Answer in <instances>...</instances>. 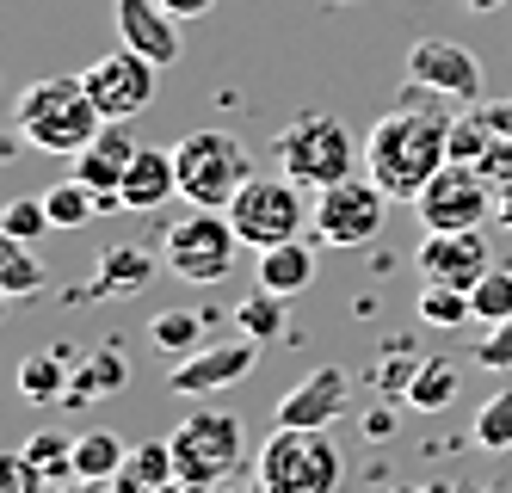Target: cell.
<instances>
[{"label":"cell","mask_w":512,"mask_h":493,"mask_svg":"<svg viewBox=\"0 0 512 493\" xmlns=\"http://www.w3.org/2000/svg\"><path fill=\"white\" fill-rule=\"evenodd\" d=\"M420 493H475V487H457V481H426Z\"/></svg>","instance_id":"44"},{"label":"cell","mask_w":512,"mask_h":493,"mask_svg":"<svg viewBox=\"0 0 512 493\" xmlns=\"http://www.w3.org/2000/svg\"><path fill=\"white\" fill-rule=\"evenodd\" d=\"M241 457H247V432H241V420L229 407H198L173 432V463L198 487H223L241 469Z\"/></svg>","instance_id":"8"},{"label":"cell","mask_w":512,"mask_h":493,"mask_svg":"<svg viewBox=\"0 0 512 493\" xmlns=\"http://www.w3.org/2000/svg\"><path fill=\"white\" fill-rule=\"evenodd\" d=\"M56 222H50V204H44V192L38 198H13L7 210H0V235H13V241H38V235H50Z\"/></svg>","instance_id":"33"},{"label":"cell","mask_w":512,"mask_h":493,"mask_svg":"<svg viewBox=\"0 0 512 493\" xmlns=\"http://www.w3.org/2000/svg\"><path fill=\"white\" fill-rule=\"evenodd\" d=\"M167 481H179V463H173V438H149V444H130L124 469L112 475L118 493H161Z\"/></svg>","instance_id":"20"},{"label":"cell","mask_w":512,"mask_h":493,"mask_svg":"<svg viewBox=\"0 0 512 493\" xmlns=\"http://www.w3.org/2000/svg\"><path fill=\"white\" fill-rule=\"evenodd\" d=\"M216 493H266V487H260V481H253V487H247V481H223Z\"/></svg>","instance_id":"46"},{"label":"cell","mask_w":512,"mask_h":493,"mask_svg":"<svg viewBox=\"0 0 512 493\" xmlns=\"http://www.w3.org/2000/svg\"><path fill=\"white\" fill-rule=\"evenodd\" d=\"M155 278V259L142 241H112L99 253V272H93V296H142Z\"/></svg>","instance_id":"19"},{"label":"cell","mask_w":512,"mask_h":493,"mask_svg":"<svg viewBox=\"0 0 512 493\" xmlns=\"http://www.w3.org/2000/svg\"><path fill=\"white\" fill-rule=\"evenodd\" d=\"M161 7H167L173 19H204V13L216 7V0H161Z\"/></svg>","instance_id":"39"},{"label":"cell","mask_w":512,"mask_h":493,"mask_svg":"<svg viewBox=\"0 0 512 493\" xmlns=\"http://www.w3.org/2000/svg\"><path fill=\"white\" fill-rule=\"evenodd\" d=\"M173 161H179V198L198 204V210H229V198L253 179L247 161V142L229 130H192L173 142Z\"/></svg>","instance_id":"5"},{"label":"cell","mask_w":512,"mask_h":493,"mask_svg":"<svg viewBox=\"0 0 512 493\" xmlns=\"http://www.w3.org/2000/svg\"><path fill=\"white\" fill-rule=\"evenodd\" d=\"M161 493H216V487H198V481H186V475H179V481H167Z\"/></svg>","instance_id":"43"},{"label":"cell","mask_w":512,"mask_h":493,"mask_svg":"<svg viewBox=\"0 0 512 493\" xmlns=\"http://www.w3.org/2000/svg\"><path fill=\"white\" fill-rule=\"evenodd\" d=\"M130 383V364L118 358V352H93V358H81L75 364V389H68V407H81V401H105V395H118Z\"/></svg>","instance_id":"22"},{"label":"cell","mask_w":512,"mask_h":493,"mask_svg":"<svg viewBox=\"0 0 512 493\" xmlns=\"http://www.w3.org/2000/svg\"><path fill=\"white\" fill-rule=\"evenodd\" d=\"M475 364H482V370H512V321H494V327L482 333Z\"/></svg>","instance_id":"38"},{"label":"cell","mask_w":512,"mask_h":493,"mask_svg":"<svg viewBox=\"0 0 512 493\" xmlns=\"http://www.w3.org/2000/svg\"><path fill=\"white\" fill-rule=\"evenodd\" d=\"M124 457H130V444L118 432H81L75 438V475L81 481H112L124 469Z\"/></svg>","instance_id":"25"},{"label":"cell","mask_w":512,"mask_h":493,"mask_svg":"<svg viewBox=\"0 0 512 493\" xmlns=\"http://www.w3.org/2000/svg\"><path fill=\"white\" fill-rule=\"evenodd\" d=\"M149 346L167 352V358H192L204 346V315L198 309H161L149 321Z\"/></svg>","instance_id":"24"},{"label":"cell","mask_w":512,"mask_h":493,"mask_svg":"<svg viewBox=\"0 0 512 493\" xmlns=\"http://www.w3.org/2000/svg\"><path fill=\"white\" fill-rule=\"evenodd\" d=\"M420 321H426V327H463V321H475V302H469V290L426 284V290H420Z\"/></svg>","instance_id":"32"},{"label":"cell","mask_w":512,"mask_h":493,"mask_svg":"<svg viewBox=\"0 0 512 493\" xmlns=\"http://www.w3.org/2000/svg\"><path fill=\"white\" fill-rule=\"evenodd\" d=\"M475 493H500V487H475Z\"/></svg>","instance_id":"47"},{"label":"cell","mask_w":512,"mask_h":493,"mask_svg":"<svg viewBox=\"0 0 512 493\" xmlns=\"http://www.w3.org/2000/svg\"><path fill=\"white\" fill-rule=\"evenodd\" d=\"M414 265H420L426 284H451V290H475L494 272V259L482 247V229H438V235H426Z\"/></svg>","instance_id":"14"},{"label":"cell","mask_w":512,"mask_h":493,"mask_svg":"<svg viewBox=\"0 0 512 493\" xmlns=\"http://www.w3.org/2000/svg\"><path fill=\"white\" fill-rule=\"evenodd\" d=\"M260 364V339H223V346H198L192 358H173L167 370V389L173 395H223L229 383H241V376Z\"/></svg>","instance_id":"13"},{"label":"cell","mask_w":512,"mask_h":493,"mask_svg":"<svg viewBox=\"0 0 512 493\" xmlns=\"http://www.w3.org/2000/svg\"><path fill=\"white\" fill-rule=\"evenodd\" d=\"M44 469L25 457V450H13V457H0V493H44Z\"/></svg>","instance_id":"37"},{"label":"cell","mask_w":512,"mask_h":493,"mask_svg":"<svg viewBox=\"0 0 512 493\" xmlns=\"http://www.w3.org/2000/svg\"><path fill=\"white\" fill-rule=\"evenodd\" d=\"M136 148L142 142H130L124 136V124H105L81 155H75V179H87L93 192H99V216L105 210H124V173H130V161H136Z\"/></svg>","instance_id":"15"},{"label":"cell","mask_w":512,"mask_h":493,"mask_svg":"<svg viewBox=\"0 0 512 493\" xmlns=\"http://www.w3.org/2000/svg\"><path fill=\"white\" fill-rule=\"evenodd\" d=\"M44 204H50V222H56V229H87V222L99 216V192H93L87 179H62V185H50Z\"/></svg>","instance_id":"27"},{"label":"cell","mask_w":512,"mask_h":493,"mask_svg":"<svg viewBox=\"0 0 512 493\" xmlns=\"http://www.w3.org/2000/svg\"><path fill=\"white\" fill-rule=\"evenodd\" d=\"M389 426H395L389 407H371V413H364V438H389Z\"/></svg>","instance_id":"40"},{"label":"cell","mask_w":512,"mask_h":493,"mask_svg":"<svg viewBox=\"0 0 512 493\" xmlns=\"http://www.w3.org/2000/svg\"><path fill=\"white\" fill-rule=\"evenodd\" d=\"M25 457L38 463L50 481H75V438H62V432H38V438H25Z\"/></svg>","instance_id":"34"},{"label":"cell","mask_w":512,"mask_h":493,"mask_svg":"<svg viewBox=\"0 0 512 493\" xmlns=\"http://www.w3.org/2000/svg\"><path fill=\"white\" fill-rule=\"evenodd\" d=\"M253 272H260V290H272V296H297V290H309V278H315V247H303V241L266 247Z\"/></svg>","instance_id":"21"},{"label":"cell","mask_w":512,"mask_h":493,"mask_svg":"<svg viewBox=\"0 0 512 493\" xmlns=\"http://www.w3.org/2000/svg\"><path fill=\"white\" fill-rule=\"evenodd\" d=\"M235 253H241V235L229 210H186L161 235V265L179 278V284H223L235 272Z\"/></svg>","instance_id":"6"},{"label":"cell","mask_w":512,"mask_h":493,"mask_svg":"<svg viewBox=\"0 0 512 493\" xmlns=\"http://www.w3.org/2000/svg\"><path fill=\"white\" fill-rule=\"evenodd\" d=\"M346 413V370L340 364H321L315 376H303L297 389L278 401V426H309V432H327Z\"/></svg>","instance_id":"16"},{"label":"cell","mask_w":512,"mask_h":493,"mask_svg":"<svg viewBox=\"0 0 512 493\" xmlns=\"http://www.w3.org/2000/svg\"><path fill=\"white\" fill-rule=\"evenodd\" d=\"M463 7H469V13H500L506 0H463Z\"/></svg>","instance_id":"45"},{"label":"cell","mask_w":512,"mask_h":493,"mask_svg":"<svg viewBox=\"0 0 512 493\" xmlns=\"http://www.w3.org/2000/svg\"><path fill=\"white\" fill-rule=\"evenodd\" d=\"M383 210H389V192H383L371 173H352V179H340V185H327V192H315L309 229H315V241H327V247H364V241H377Z\"/></svg>","instance_id":"9"},{"label":"cell","mask_w":512,"mask_h":493,"mask_svg":"<svg viewBox=\"0 0 512 493\" xmlns=\"http://www.w3.org/2000/svg\"><path fill=\"white\" fill-rule=\"evenodd\" d=\"M469 438H475V450H512V389H500L475 407Z\"/></svg>","instance_id":"30"},{"label":"cell","mask_w":512,"mask_h":493,"mask_svg":"<svg viewBox=\"0 0 512 493\" xmlns=\"http://www.w3.org/2000/svg\"><path fill=\"white\" fill-rule=\"evenodd\" d=\"M68 389H75V370H68L62 352H38L19 364V395L25 401H68Z\"/></svg>","instance_id":"23"},{"label":"cell","mask_w":512,"mask_h":493,"mask_svg":"<svg viewBox=\"0 0 512 493\" xmlns=\"http://www.w3.org/2000/svg\"><path fill=\"white\" fill-rule=\"evenodd\" d=\"M155 62L149 56H136L130 44L124 50H112V56H99L81 81H87V93H93V105H99V118L105 124H130L136 111H149L155 105Z\"/></svg>","instance_id":"11"},{"label":"cell","mask_w":512,"mask_h":493,"mask_svg":"<svg viewBox=\"0 0 512 493\" xmlns=\"http://www.w3.org/2000/svg\"><path fill=\"white\" fill-rule=\"evenodd\" d=\"M488 142H494V124H488V99H475V105H457V118H451V161L475 167L488 155Z\"/></svg>","instance_id":"26"},{"label":"cell","mask_w":512,"mask_h":493,"mask_svg":"<svg viewBox=\"0 0 512 493\" xmlns=\"http://www.w3.org/2000/svg\"><path fill=\"white\" fill-rule=\"evenodd\" d=\"M451 401H457V364L426 358V364H420V376H414V389H408V407L438 413V407H451Z\"/></svg>","instance_id":"29"},{"label":"cell","mask_w":512,"mask_h":493,"mask_svg":"<svg viewBox=\"0 0 512 493\" xmlns=\"http://www.w3.org/2000/svg\"><path fill=\"white\" fill-rule=\"evenodd\" d=\"M408 81L445 93L457 105H475L482 99V62H475V50L457 44V37H420L408 50Z\"/></svg>","instance_id":"12"},{"label":"cell","mask_w":512,"mask_h":493,"mask_svg":"<svg viewBox=\"0 0 512 493\" xmlns=\"http://www.w3.org/2000/svg\"><path fill=\"white\" fill-rule=\"evenodd\" d=\"M420 364H426V358L389 352V358L377 364V395H389V401H395V395H408V389H414V376H420Z\"/></svg>","instance_id":"36"},{"label":"cell","mask_w":512,"mask_h":493,"mask_svg":"<svg viewBox=\"0 0 512 493\" xmlns=\"http://www.w3.org/2000/svg\"><path fill=\"white\" fill-rule=\"evenodd\" d=\"M13 130L31 148H44V155H68V161H75L81 148L105 130V118H99V105H93L81 74H50V81H31L19 93Z\"/></svg>","instance_id":"2"},{"label":"cell","mask_w":512,"mask_h":493,"mask_svg":"<svg viewBox=\"0 0 512 493\" xmlns=\"http://www.w3.org/2000/svg\"><path fill=\"white\" fill-rule=\"evenodd\" d=\"M167 198H179V161H173V148L142 142L124 173V210H161Z\"/></svg>","instance_id":"18"},{"label":"cell","mask_w":512,"mask_h":493,"mask_svg":"<svg viewBox=\"0 0 512 493\" xmlns=\"http://www.w3.org/2000/svg\"><path fill=\"white\" fill-rule=\"evenodd\" d=\"M118 31H124V44L136 56H149L155 68L186 56V44H179V19L161 7V0H118Z\"/></svg>","instance_id":"17"},{"label":"cell","mask_w":512,"mask_h":493,"mask_svg":"<svg viewBox=\"0 0 512 493\" xmlns=\"http://www.w3.org/2000/svg\"><path fill=\"white\" fill-rule=\"evenodd\" d=\"M229 222H235V235L241 247H284V241H303L309 229V204H303V185L297 179H266V173H253L241 192L229 198Z\"/></svg>","instance_id":"7"},{"label":"cell","mask_w":512,"mask_h":493,"mask_svg":"<svg viewBox=\"0 0 512 493\" xmlns=\"http://www.w3.org/2000/svg\"><path fill=\"white\" fill-rule=\"evenodd\" d=\"M494 222H500V229H512V185H500V198H494Z\"/></svg>","instance_id":"41"},{"label":"cell","mask_w":512,"mask_h":493,"mask_svg":"<svg viewBox=\"0 0 512 493\" xmlns=\"http://www.w3.org/2000/svg\"><path fill=\"white\" fill-rule=\"evenodd\" d=\"M44 265L25 253V241H13V235H0V290L7 296H31V290H44Z\"/></svg>","instance_id":"28"},{"label":"cell","mask_w":512,"mask_h":493,"mask_svg":"<svg viewBox=\"0 0 512 493\" xmlns=\"http://www.w3.org/2000/svg\"><path fill=\"white\" fill-rule=\"evenodd\" d=\"M469 302H475V321H488V327L494 321H512V272H500V265H494V272L469 290Z\"/></svg>","instance_id":"35"},{"label":"cell","mask_w":512,"mask_h":493,"mask_svg":"<svg viewBox=\"0 0 512 493\" xmlns=\"http://www.w3.org/2000/svg\"><path fill=\"white\" fill-rule=\"evenodd\" d=\"M62 493H118V487H112V481H81V475H75V481H62Z\"/></svg>","instance_id":"42"},{"label":"cell","mask_w":512,"mask_h":493,"mask_svg":"<svg viewBox=\"0 0 512 493\" xmlns=\"http://www.w3.org/2000/svg\"><path fill=\"white\" fill-rule=\"evenodd\" d=\"M278 173L297 179L303 192H327L352 173H364V142H352V130L334 118V111H303L297 124L278 130Z\"/></svg>","instance_id":"3"},{"label":"cell","mask_w":512,"mask_h":493,"mask_svg":"<svg viewBox=\"0 0 512 493\" xmlns=\"http://www.w3.org/2000/svg\"><path fill=\"white\" fill-rule=\"evenodd\" d=\"M340 475H346L340 444L309 426H272V438L260 444V463H253V481L266 493H334Z\"/></svg>","instance_id":"4"},{"label":"cell","mask_w":512,"mask_h":493,"mask_svg":"<svg viewBox=\"0 0 512 493\" xmlns=\"http://www.w3.org/2000/svg\"><path fill=\"white\" fill-rule=\"evenodd\" d=\"M494 198H500V185H494L482 167L451 161V167L414 198V210H420V222H426V235H438V229H482V222L494 216Z\"/></svg>","instance_id":"10"},{"label":"cell","mask_w":512,"mask_h":493,"mask_svg":"<svg viewBox=\"0 0 512 493\" xmlns=\"http://www.w3.org/2000/svg\"><path fill=\"white\" fill-rule=\"evenodd\" d=\"M451 118L445 111V93H432L420 81H408L395 93V111L371 124L364 136V173H371L389 198H420L426 185L451 167Z\"/></svg>","instance_id":"1"},{"label":"cell","mask_w":512,"mask_h":493,"mask_svg":"<svg viewBox=\"0 0 512 493\" xmlns=\"http://www.w3.org/2000/svg\"><path fill=\"white\" fill-rule=\"evenodd\" d=\"M235 327L247 333V339H260V346H272V339L284 333V296H272V290H253L241 309H235Z\"/></svg>","instance_id":"31"}]
</instances>
